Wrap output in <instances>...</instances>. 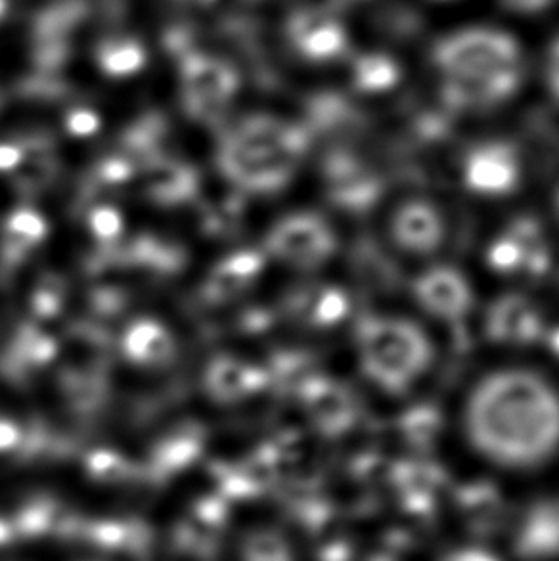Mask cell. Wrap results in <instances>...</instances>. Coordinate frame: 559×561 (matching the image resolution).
I'll return each instance as SVG.
<instances>
[{
    "mask_svg": "<svg viewBox=\"0 0 559 561\" xmlns=\"http://www.w3.org/2000/svg\"><path fill=\"white\" fill-rule=\"evenodd\" d=\"M543 314L525 297H504L492 307L487 317V328L494 342L525 345L543 334Z\"/></svg>",
    "mask_w": 559,
    "mask_h": 561,
    "instance_id": "8fae6325",
    "label": "cell"
},
{
    "mask_svg": "<svg viewBox=\"0 0 559 561\" xmlns=\"http://www.w3.org/2000/svg\"><path fill=\"white\" fill-rule=\"evenodd\" d=\"M148 54L138 38L129 35L107 37L96 48L100 69L110 77H129L146 66Z\"/></svg>",
    "mask_w": 559,
    "mask_h": 561,
    "instance_id": "4fadbf2b",
    "label": "cell"
},
{
    "mask_svg": "<svg viewBox=\"0 0 559 561\" xmlns=\"http://www.w3.org/2000/svg\"><path fill=\"white\" fill-rule=\"evenodd\" d=\"M255 374L246 370L236 363H220L215 366L212 378V387L219 397H238L246 394L255 387Z\"/></svg>",
    "mask_w": 559,
    "mask_h": 561,
    "instance_id": "2e32d148",
    "label": "cell"
},
{
    "mask_svg": "<svg viewBox=\"0 0 559 561\" xmlns=\"http://www.w3.org/2000/svg\"><path fill=\"white\" fill-rule=\"evenodd\" d=\"M461 425L471 447L491 462L535 468L559 453V387L533 368H497L469 389Z\"/></svg>",
    "mask_w": 559,
    "mask_h": 561,
    "instance_id": "6da1fadb",
    "label": "cell"
},
{
    "mask_svg": "<svg viewBox=\"0 0 559 561\" xmlns=\"http://www.w3.org/2000/svg\"><path fill=\"white\" fill-rule=\"evenodd\" d=\"M287 37L305 60L326 64L347 53L349 35L338 15L322 7H303L289 15Z\"/></svg>",
    "mask_w": 559,
    "mask_h": 561,
    "instance_id": "9c48e42d",
    "label": "cell"
},
{
    "mask_svg": "<svg viewBox=\"0 0 559 561\" xmlns=\"http://www.w3.org/2000/svg\"><path fill=\"white\" fill-rule=\"evenodd\" d=\"M305 137L289 123L255 119L243 123L225 148L230 175L255 188H278L299 168Z\"/></svg>",
    "mask_w": 559,
    "mask_h": 561,
    "instance_id": "277c9868",
    "label": "cell"
},
{
    "mask_svg": "<svg viewBox=\"0 0 559 561\" xmlns=\"http://www.w3.org/2000/svg\"><path fill=\"white\" fill-rule=\"evenodd\" d=\"M356 363L370 386L402 394L430 373L433 343L418 322L402 314H370L358 324Z\"/></svg>",
    "mask_w": 559,
    "mask_h": 561,
    "instance_id": "3957f363",
    "label": "cell"
},
{
    "mask_svg": "<svg viewBox=\"0 0 559 561\" xmlns=\"http://www.w3.org/2000/svg\"><path fill=\"white\" fill-rule=\"evenodd\" d=\"M125 347L129 357L144 365H156L171 357V342L163 328L153 322H140L130 330Z\"/></svg>",
    "mask_w": 559,
    "mask_h": 561,
    "instance_id": "5bb4252c",
    "label": "cell"
},
{
    "mask_svg": "<svg viewBox=\"0 0 559 561\" xmlns=\"http://www.w3.org/2000/svg\"><path fill=\"white\" fill-rule=\"evenodd\" d=\"M431 61L445 106L460 114H484L506 106L525 77L520 43L506 31L483 25L438 38Z\"/></svg>",
    "mask_w": 559,
    "mask_h": 561,
    "instance_id": "7a4b0ae2",
    "label": "cell"
},
{
    "mask_svg": "<svg viewBox=\"0 0 559 561\" xmlns=\"http://www.w3.org/2000/svg\"><path fill=\"white\" fill-rule=\"evenodd\" d=\"M353 77L363 91H387L399 79V66L384 54H366L356 61Z\"/></svg>",
    "mask_w": 559,
    "mask_h": 561,
    "instance_id": "9a60e30c",
    "label": "cell"
},
{
    "mask_svg": "<svg viewBox=\"0 0 559 561\" xmlns=\"http://www.w3.org/2000/svg\"><path fill=\"white\" fill-rule=\"evenodd\" d=\"M8 14H10V0H0V22H4Z\"/></svg>",
    "mask_w": 559,
    "mask_h": 561,
    "instance_id": "d6986e66",
    "label": "cell"
},
{
    "mask_svg": "<svg viewBox=\"0 0 559 561\" xmlns=\"http://www.w3.org/2000/svg\"><path fill=\"white\" fill-rule=\"evenodd\" d=\"M554 350H556V353H558L559 357V332L556 334V337H554Z\"/></svg>",
    "mask_w": 559,
    "mask_h": 561,
    "instance_id": "ffe728a7",
    "label": "cell"
},
{
    "mask_svg": "<svg viewBox=\"0 0 559 561\" xmlns=\"http://www.w3.org/2000/svg\"><path fill=\"white\" fill-rule=\"evenodd\" d=\"M461 179L477 196H510L523 181L520 150L506 140H483L466 153Z\"/></svg>",
    "mask_w": 559,
    "mask_h": 561,
    "instance_id": "52a82bcc",
    "label": "cell"
},
{
    "mask_svg": "<svg viewBox=\"0 0 559 561\" xmlns=\"http://www.w3.org/2000/svg\"><path fill=\"white\" fill-rule=\"evenodd\" d=\"M545 81L552 99L559 102V37L554 38L552 45L546 53Z\"/></svg>",
    "mask_w": 559,
    "mask_h": 561,
    "instance_id": "e0dca14e",
    "label": "cell"
},
{
    "mask_svg": "<svg viewBox=\"0 0 559 561\" xmlns=\"http://www.w3.org/2000/svg\"><path fill=\"white\" fill-rule=\"evenodd\" d=\"M552 250L535 219H517L502 228L489 245V265L507 278H537L548 271Z\"/></svg>",
    "mask_w": 559,
    "mask_h": 561,
    "instance_id": "5b68a950",
    "label": "cell"
},
{
    "mask_svg": "<svg viewBox=\"0 0 559 561\" xmlns=\"http://www.w3.org/2000/svg\"><path fill=\"white\" fill-rule=\"evenodd\" d=\"M338 240L320 215L299 213L282 220L271 238V248L289 265L312 268L332 257Z\"/></svg>",
    "mask_w": 559,
    "mask_h": 561,
    "instance_id": "ba28073f",
    "label": "cell"
},
{
    "mask_svg": "<svg viewBox=\"0 0 559 561\" xmlns=\"http://www.w3.org/2000/svg\"><path fill=\"white\" fill-rule=\"evenodd\" d=\"M194 2H213V0H194Z\"/></svg>",
    "mask_w": 559,
    "mask_h": 561,
    "instance_id": "7402d4cb",
    "label": "cell"
},
{
    "mask_svg": "<svg viewBox=\"0 0 559 561\" xmlns=\"http://www.w3.org/2000/svg\"><path fill=\"white\" fill-rule=\"evenodd\" d=\"M184 89L197 106H215L238 87V76L227 61L212 56H192L182 69Z\"/></svg>",
    "mask_w": 559,
    "mask_h": 561,
    "instance_id": "7c38bea8",
    "label": "cell"
},
{
    "mask_svg": "<svg viewBox=\"0 0 559 561\" xmlns=\"http://www.w3.org/2000/svg\"><path fill=\"white\" fill-rule=\"evenodd\" d=\"M387 232L395 248L404 255L433 257L445 243V211L430 197H404L389 213Z\"/></svg>",
    "mask_w": 559,
    "mask_h": 561,
    "instance_id": "8992f818",
    "label": "cell"
},
{
    "mask_svg": "<svg viewBox=\"0 0 559 561\" xmlns=\"http://www.w3.org/2000/svg\"><path fill=\"white\" fill-rule=\"evenodd\" d=\"M414 299L431 317L453 322L471 309L474 288L453 266H431L414 282Z\"/></svg>",
    "mask_w": 559,
    "mask_h": 561,
    "instance_id": "30bf717a",
    "label": "cell"
},
{
    "mask_svg": "<svg viewBox=\"0 0 559 561\" xmlns=\"http://www.w3.org/2000/svg\"><path fill=\"white\" fill-rule=\"evenodd\" d=\"M552 2L554 0H504L507 8H512L515 12H522V14L540 12V10L550 7Z\"/></svg>",
    "mask_w": 559,
    "mask_h": 561,
    "instance_id": "ac0fdd59",
    "label": "cell"
},
{
    "mask_svg": "<svg viewBox=\"0 0 559 561\" xmlns=\"http://www.w3.org/2000/svg\"><path fill=\"white\" fill-rule=\"evenodd\" d=\"M554 205H556V213L559 215V188L556 192V197H554Z\"/></svg>",
    "mask_w": 559,
    "mask_h": 561,
    "instance_id": "44dd1931",
    "label": "cell"
}]
</instances>
